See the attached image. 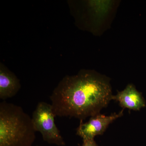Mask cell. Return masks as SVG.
I'll use <instances>...</instances> for the list:
<instances>
[{"label": "cell", "instance_id": "cell-1", "mask_svg": "<svg viewBox=\"0 0 146 146\" xmlns=\"http://www.w3.org/2000/svg\"><path fill=\"white\" fill-rule=\"evenodd\" d=\"M109 80L94 71L82 70L66 76L50 96L55 116L80 120L99 114L112 100Z\"/></svg>", "mask_w": 146, "mask_h": 146}, {"label": "cell", "instance_id": "cell-2", "mask_svg": "<svg viewBox=\"0 0 146 146\" xmlns=\"http://www.w3.org/2000/svg\"><path fill=\"white\" fill-rule=\"evenodd\" d=\"M35 132L32 118L22 107L0 103V146H31Z\"/></svg>", "mask_w": 146, "mask_h": 146}, {"label": "cell", "instance_id": "cell-3", "mask_svg": "<svg viewBox=\"0 0 146 146\" xmlns=\"http://www.w3.org/2000/svg\"><path fill=\"white\" fill-rule=\"evenodd\" d=\"M54 117L51 104L39 102L32 117L35 130L40 132L47 143L64 146L65 142L55 123Z\"/></svg>", "mask_w": 146, "mask_h": 146}, {"label": "cell", "instance_id": "cell-4", "mask_svg": "<svg viewBox=\"0 0 146 146\" xmlns=\"http://www.w3.org/2000/svg\"><path fill=\"white\" fill-rule=\"evenodd\" d=\"M123 115L122 110L118 113H114L108 116L98 114L91 117L85 123L80 120V124L77 129V134L82 137L83 140L94 139L95 136L102 134L110 124Z\"/></svg>", "mask_w": 146, "mask_h": 146}, {"label": "cell", "instance_id": "cell-5", "mask_svg": "<svg viewBox=\"0 0 146 146\" xmlns=\"http://www.w3.org/2000/svg\"><path fill=\"white\" fill-rule=\"evenodd\" d=\"M112 100L119 102L124 108L136 111L146 106L145 101L142 94L132 84H128L123 91L118 92L116 96H113Z\"/></svg>", "mask_w": 146, "mask_h": 146}, {"label": "cell", "instance_id": "cell-6", "mask_svg": "<svg viewBox=\"0 0 146 146\" xmlns=\"http://www.w3.org/2000/svg\"><path fill=\"white\" fill-rule=\"evenodd\" d=\"M20 81L13 73L2 64L0 66V99L5 100L12 98L21 89Z\"/></svg>", "mask_w": 146, "mask_h": 146}, {"label": "cell", "instance_id": "cell-7", "mask_svg": "<svg viewBox=\"0 0 146 146\" xmlns=\"http://www.w3.org/2000/svg\"><path fill=\"white\" fill-rule=\"evenodd\" d=\"M83 143L82 146H99L97 145L94 139L83 140Z\"/></svg>", "mask_w": 146, "mask_h": 146}]
</instances>
